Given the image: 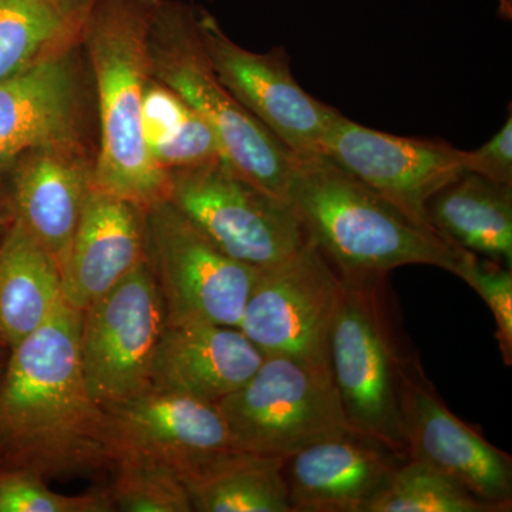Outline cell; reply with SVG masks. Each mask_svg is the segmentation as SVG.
I'll list each match as a JSON object with an SVG mask.
<instances>
[{"mask_svg":"<svg viewBox=\"0 0 512 512\" xmlns=\"http://www.w3.org/2000/svg\"><path fill=\"white\" fill-rule=\"evenodd\" d=\"M80 313L63 302L10 350L0 379V468L64 478L113 466L109 417L87 392L80 366Z\"/></svg>","mask_w":512,"mask_h":512,"instance_id":"1","label":"cell"},{"mask_svg":"<svg viewBox=\"0 0 512 512\" xmlns=\"http://www.w3.org/2000/svg\"><path fill=\"white\" fill-rule=\"evenodd\" d=\"M288 204L342 278L389 276L406 265L454 274L463 252L323 154L296 160Z\"/></svg>","mask_w":512,"mask_h":512,"instance_id":"2","label":"cell"},{"mask_svg":"<svg viewBox=\"0 0 512 512\" xmlns=\"http://www.w3.org/2000/svg\"><path fill=\"white\" fill-rule=\"evenodd\" d=\"M154 0H99L84 19L96 83L99 151L92 187L140 210L170 201L171 177L154 164L143 136V94L150 73L147 39Z\"/></svg>","mask_w":512,"mask_h":512,"instance_id":"3","label":"cell"},{"mask_svg":"<svg viewBox=\"0 0 512 512\" xmlns=\"http://www.w3.org/2000/svg\"><path fill=\"white\" fill-rule=\"evenodd\" d=\"M198 8L154 0L148 28L150 73L195 110L228 164L249 183L288 204L295 157L228 92L198 32Z\"/></svg>","mask_w":512,"mask_h":512,"instance_id":"4","label":"cell"},{"mask_svg":"<svg viewBox=\"0 0 512 512\" xmlns=\"http://www.w3.org/2000/svg\"><path fill=\"white\" fill-rule=\"evenodd\" d=\"M387 278H342L330 370L350 429L406 458L400 384L417 352L406 338Z\"/></svg>","mask_w":512,"mask_h":512,"instance_id":"5","label":"cell"},{"mask_svg":"<svg viewBox=\"0 0 512 512\" xmlns=\"http://www.w3.org/2000/svg\"><path fill=\"white\" fill-rule=\"evenodd\" d=\"M232 448L289 458L350 429L332 375L285 356H265L244 386L217 404Z\"/></svg>","mask_w":512,"mask_h":512,"instance_id":"6","label":"cell"},{"mask_svg":"<svg viewBox=\"0 0 512 512\" xmlns=\"http://www.w3.org/2000/svg\"><path fill=\"white\" fill-rule=\"evenodd\" d=\"M146 261L167 325L215 323L239 328L259 269L225 254L171 201L144 211Z\"/></svg>","mask_w":512,"mask_h":512,"instance_id":"7","label":"cell"},{"mask_svg":"<svg viewBox=\"0 0 512 512\" xmlns=\"http://www.w3.org/2000/svg\"><path fill=\"white\" fill-rule=\"evenodd\" d=\"M343 295L338 271L306 238L301 248L259 271L239 329L264 353L322 373L330 370V333Z\"/></svg>","mask_w":512,"mask_h":512,"instance_id":"8","label":"cell"},{"mask_svg":"<svg viewBox=\"0 0 512 512\" xmlns=\"http://www.w3.org/2000/svg\"><path fill=\"white\" fill-rule=\"evenodd\" d=\"M170 177L175 207L225 254L259 271L308 238L289 204L249 183L225 158Z\"/></svg>","mask_w":512,"mask_h":512,"instance_id":"9","label":"cell"},{"mask_svg":"<svg viewBox=\"0 0 512 512\" xmlns=\"http://www.w3.org/2000/svg\"><path fill=\"white\" fill-rule=\"evenodd\" d=\"M165 326L163 296L147 261L80 313V366L94 402L104 409L150 389Z\"/></svg>","mask_w":512,"mask_h":512,"instance_id":"10","label":"cell"},{"mask_svg":"<svg viewBox=\"0 0 512 512\" xmlns=\"http://www.w3.org/2000/svg\"><path fill=\"white\" fill-rule=\"evenodd\" d=\"M197 22L212 69L235 100L284 144L295 160L322 156L323 137L338 110L299 86L285 50L249 52L202 8H198Z\"/></svg>","mask_w":512,"mask_h":512,"instance_id":"11","label":"cell"},{"mask_svg":"<svg viewBox=\"0 0 512 512\" xmlns=\"http://www.w3.org/2000/svg\"><path fill=\"white\" fill-rule=\"evenodd\" d=\"M322 153L426 227H431V198L466 173L463 150L446 141L383 133L339 110L323 137Z\"/></svg>","mask_w":512,"mask_h":512,"instance_id":"12","label":"cell"},{"mask_svg":"<svg viewBox=\"0 0 512 512\" xmlns=\"http://www.w3.org/2000/svg\"><path fill=\"white\" fill-rule=\"evenodd\" d=\"M400 414L406 458L436 468L500 512L512 510V457L448 409L417 353L403 372Z\"/></svg>","mask_w":512,"mask_h":512,"instance_id":"13","label":"cell"},{"mask_svg":"<svg viewBox=\"0 0 512 512\" xmlns=\"http://www.w3.org/2000/svg\"><path fill=\"white\" fill-rule=\"evenodd\" d=\"M92 174L83 141L29 148L10 171L15 220L55 256L60 269L92 188Z\"/></svg>","mask_w":512,"mask_h":512,"instance_id":"14","label":"cell"},{"mask_svg":"<svg viewBox=\"0 0 512 512\" xmlns=\"http://www.w3.org/2000/svg\"><path fill=\"white\" fill-rule=\"evenodd\" d=\"M404 460L356 433L318 441L286 460L291 512H366Z\"/></svg>","mask_w":512,"mask_h":512,"instance_id":"15","label":"cell"},{"mask_svg":"<svg viewBox=\"0 0 512 512\" xmlns=\"http://www.w3.org/2000/svg\"><path fill=\"white\" fill-rule=\"evenodd\" d=\"M144 261V211L90 188L62 266L64 303L84 311Z\"/></svg>","mask_w":512,"mask_h":512,"instance_id":"16","label":"cell"},{"mask_svg":"<svg viewBox=\"0 0 512 512\" xmlns=\"http://www.w3.org/2000/svg\"><path fill=\"white\" fill-rule=\"evenodd\" d=\"M116 457L146 454L168 463L232 448L217 404L185 394L150 389L104 407ZM116 460V458H114Z\"/></svg>","mask_w":512,"mask_h":512,"instance_id":"17","label":"cell"},{"mask_svg":"<svg viewBox=\"0 0 512 512\" xmlns=\"http://www.w3.org/2000/svg\"><path fill=\"white\" fill-rule=\"evenodd\" d=\"M264 357L239 328L167 325L154 357L151 387L218 404L251 379Z\"/></svg>","mask_w":512,"mask_h":512,"instance_id":"18","label":"cell"},{"mask_svg":"<svg viewBox=\"0 0 512 512\" xmlns=\"http://www.w3.org/2000/svg\"><path fill=\"white\" fill-rule=\"evenodd\" d=\"M74 49L0 83V143L28 150L83 140V84Z\"/></svg>","mask_w":512,"mask_h":512,"instance_id":"19","label":"cell"},{"mask_svg":"<svg viewBox=\"0 0 512 512\" xmlns=\"http://www.w3.org/2000/svg\"><path fill=\"white\" fill-rule=\"evenodd\" d=\"M288 458L227 448L174 464L192 511L291 512Z\"/></svg>","mask_w":512,"mask_h":512,"instance_id":"20","label":"cell"},{"mask_svg":"<svg viewBox=\"0 0 512 512\" xmlns=\"http://www.w3.org/2000/svg\"><path fill=\"white\" fill-rule=\"evenodd\" d=\"M64 302L62 269L19 221L0 238V349L12 350Z\"/></svg>","mask_w":512,"mask_h":512,"instance_id":"21","label":"cell"},{"mask_svg":"<svg viewBox=\"0 0 512 512\" xmlns=\"http://www.w3.org/2000/svg\"><path fill=\"white\" fill-rule=\"evenodd\" d=\"M431 227L457 247L512 266V185L464 173L427 204Z\"/></svg>","mask_w":512,"mask_h":512,"instance_id":"22","label":"cell"},{"mask_svg":"<svg viewBox=\"0 0 512 512\" xmlns=\"http://www.w3.org/2000/svg\"><path fill=\"white\" fill-rule=\"evenodd\" d=\"M143 136L148 154L170 175L225 158L208 124L174 90L148 77L143 94Z\"/></svg>","mask_w":512,"mask_h":512,"instance_id":"23","label":"cell"},{"mask_svg":"<svg viewBox=\"0 0 512 512\" xmlns=\"http://www.w3.org/2000/svg\"><path fill=\"white\" fill-rule=\"evenodd\" d=\"M82 28L52 0H0V83L77 46Z\"/></svg>","mask_w":512,"mask_h":512,"instance_id":"24","label":"cell"},{"mask_svg":"<svg viewBox=\"0 0 512 512\" xmlns=\"http://www.w3.org/2000/svg\"><path fill=\"white\" fill-rule=\"evenodd\" d=\"M366 512H500L423 461L406 458Z\"/></svg>","mask_w":512,"mask_h":512,"instance_id":"25","label":"cell"},{"mask_svg":"<svg viewBox=\"0 0 512 512\" xmlns=\"http://www.w3.org/2000/svg\"><path fill=\"white\" fill-rule=\"evenodd\" d=\"M104 490L113 511L192 512L190 497L173 464L146 454L121 453Z\"/></svg>","mask_w":512,"mask_h":512,"instance_id":"26","label":"cell"},{"mask_svg":"<svg viewBox=\"0 0 512 512\" xmlns=\"http://www.w3.org/2000/svg\"><path fill=\"white\" fill-rule=\"evenodd\" d=\"M106 490L64 495L50 490L46 477L28 468H0V512H111Z\"/></svg>","mask_w":512,"mask_h":512,"instance_id":"27","label":"cell"},{"mask_svg":"<svg viewBox=\"0 0 512 512\" xmlns=\"http://www.w3.org/2000/svg\"><path fill=\"white\" fill-rule=\"evenodd\" d=\"M454 275L487 303L495 320V338L505 366L512 365V271L507 266L463 249Z\"/></svg>","mask_w":512,"mask_h":512,"instance_id":"28","label":"cell"},{"mask_svg":"<svg viewBox=\"0 0 512 512\" xmlns=\"http://www.w3.org/2000/svg\"><path fill=\"white\" fill-rule=\"evenodd\" d=\"M464 170L495 183L512 185V116L483 147L463 151Z\"/></svg>","mask_w":512,"mask_h":512,"instance_id":"29","label":"cell"},{"mask_svg":"<svg viewBox=\"0 0 512 512\" xmlns=\"http://www.w3.org/2000/svg\"><path fill=\"white\" fill-rule=\"evenodd\" d=\"M13 221H15V212L10 201L8 178H6L0 181V238L8 231Z\"/></svg>","mask_w":512,"mask_h":512,"instance_id":"30","label":"cell"},{"mask_svg":"<svg viewBox=\"0 0 512 512\" xmlns=\"http://www.w3.org/2000/svg\"><path fill=\"white\" fill-rule=\"evenodd\" d=\"M29 150V148H28ZM22 148L9 146V144L0 143V181L9 177L10 171L15 167L16 161L25 153Z\"/></svg>","mask_w":512,"mask_h":512,"instance_id":"31","label":"cell"},{"mask_svg":"<svg viewBox=\"0 0 512 512\" xmlns=\"http://www.w3.org/2000/svg\"><path fill=\"white\" fill-rule=\"evenodd\" d=\"M52 2L59 6L60 9H63L67 15H70L72 18L80 20V22L84 23L86 16H83L82 13L77 10L76 6H74L73 0H52Z\"/></svg>","mask_w":512,"mask_h":512,"instance_id":"32","label":"cell"},{"mask_svg":"<svg viewBox=\"0 0 512 512\" xmlns=\"http://www.w3.org/2000/svg\"><path fill=\"white\" fill-rule=\"evenodd\" d=\"M73 2L77 10H79L83 16H87V13L90 12V9H92L99 0H73Z\"/></svg>","mask_w":512,"mask_h":512,"instance_id":"33","label":"cell"},{"mask_svg":"<svg viewBox=\"0 0 512 512\" xmlns=\"http://www.w3.org/2000/svg\"><path fill=\"white\" fill-rule=\"evenodd\" d=\"M8 350L0 349V379H2L3 370H5L6 360H8Z\"/></svg>","mask_w":512,"mask_h":512,"instance_id":"34","label":"cell"}]
</instances>
